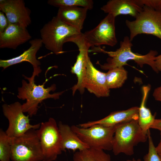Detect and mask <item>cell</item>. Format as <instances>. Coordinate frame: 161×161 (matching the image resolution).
I'll list each match as a JSON object with an SVG mask.
<instances>
[{
  "label": "cell",
  "mask_w": 161,
  "mask_h": 161,
  "mask_svg": "<svg viewBox=\"0 0 161 161\" xmlns=\"http://www.w3.org/2000/svg\"><path fill=\"white\" fill-rule=\"evenodd\" d=\"M129 37L126 36L120 42V47L115 51H106L100 47H92L90 51L107 54L109 57L107 59V63L103 65L97 62L103 70H109L117 67L123 66L127 64V61L133 60L141 67L144 64L148 65L154 71L158 73L155 62L157 52L151 50L145 55L134 53L131 50L133 45Z\"/></svg>",
  "instance_id": "1"
},
{
  "label": "cell",
  "mask_w": 161,
  "mask_h": 161,
  "mask_svg": "<svg viewBox=\"0 0 161 161\" xmlns=\"http://www.w3.org/2000/svg\"><path fill=\"white\" fill-rule=\"evenodd\" d=\"M41 71L40 66L33 69L31 77H28L23 75L25 78L28 80L29 83L23 80L22 81V86L18 88L17 97L23 100H26V102L22 105L23 111L24 113H27L30 117L36 114L38 105L43 100L50 98L55 100L58 99L60 96L65 92L64 91L50 94L51 91L55 90L56 85L54 84L50 87L45 88V83L47 80L42 85H36L35 83V77L36 76H38Z\"/></svg>",
  "instance_id": "2"
},
{
  "label": "cell",
  "mask_w": 161,
  "mask_h": 161,
  "mask_svg": "<svg viewBox=\"0 0 161 161\" xmlns=\"http://www.w3.org/2000/svg\"><path fill=\"white\" fill-rule=\"evenodd\" d=\"M40 32L41 38L45 48L56 55L64 52L65 43L82 33L63 22L57 16L44 24Z\"/></svg>",
  "instance_id": "3"
},
{
  "label": "cell",
  "mask_w": 161,
  "mask_h": 161,
  "mask_svg": "<svg viewBox=\"0 0 161 161\" xmlns=\"http://www.w3.org/2000/svg\"><path fill=\"white\" fill-rule=\"evenodd\" d=\"M148 133L143 131L138 120L117 125L113 141V154L115 155L121 153L128 156L133 155L134 147L140 143L146 142Z\"/></svg>",
  "instance_id": "4"
},
{
  "label": "cell",
  "mask_w": 161,
  "mask_h": 161,
  "mask_svg": "<svg viewBox=\"0 0 161 161\" xmlns=\"http://www.w3.org/2000/svg\"><path fill=\"white\" fill-rule=\"evenodd\" d=\"M10 138L12 161H42V151L36 130L31 129L19 136Z\"/></svg>",
  "instance_id": "5"
},
{
  "label": "cell",
  "mask_w": 161,
  "mask_h": 161,
  "mask_svg": "<svg viewBox=\"0 0 161 161\" xmlns=\"http://www.w3.org/2000/svg\"><path fill=\"white\" fill-rule=\"evenodd\" d=\"M116 126L106 127L97 124L87 128L75 125L71 127L78 137L89 148L110 151L112 149Z\"/></svg>",
  "instance_id": "6"
},
{
  "label": "cell",
  "mask_w": 161,
  "mask_h": 161,
  "mask_svg": "<svg viewBox=\"0 0 161 161\" xmlns=\"http://www.w3.org/2000/svg\"><path fill=\"white\" fill-rule=\"evenodd\" d=\"M135 18L132 21L126 20L125 22L131 41L142 34L153 35L161 40V12L144 6Z\"/></svg>",
  "instance_id": "7"
},
{
  "label": "cell",
  "mask_w": 161,
  "mask_h": 161,
  "mask_svg": "<svg viewBox=\"0 0 161 161\" xmlns=\"http://www.w3.org/2000/svg\"><path fill=\"white\" fill-rule=\"evenodd\" d=\"M42 151V161H53L63 151L61 137L58 125L54 119L50 117L41 123L36 130Z\"/></svg>",
  "instance_id": "8"
},
{
  "label": "cell",
  "mask_w": 161,
  "mask_h": 161,
  "mask_svg": "<svg viewBox=\"0 0 161 161\" xmlns=\"http://www.w3.org/2000/svg\"><path fill=\"white\" fill-rule=\"evenodd\" d=\"M22 105L18 102L2 106L3 114L8 119L9 126L5 131L10 138L19 136L31 129H38L41 123L32 125L30 123L29 115H25Z\"/></svg>",
  "instance_id": "9"
},
{
  "label": "cell",
  "mask_w": 161,
  "mask_h": 161,
  "mask_svg": "<svg viewBox=\"0 0 161 161\" xmlns=\"http://www.w3.org/2000/svg\"><path fill=\"white\" fill-rule=\"evenodd\" d=\"M115 17L108 14L94 29L82 34V36L90 47L103 45L111 47L117 43L115 31Z\"/></svg>",
  "instance_id": "10"
},
{
  "label": "cell",
  "mask_w": 161,
  "mask_h": 161,
  "mask_svg": "<svg viewBox=\"0 0 161 161\" xmlns=\"http://www.w3.org/2000/svg\"><path fill=\"white\" fill-rule=\"evenodd\" d=\"M82 33L70 39L68 42H72L77 46L79 51L76 61L71 67V72L75 75L78 81L76 84L72 88L73 95L78 90L82 94L85 89L83 85V81L85 78L87 61L89 57L88 52L90 47L87 44L82 36Z\"/></svg>",
  "instance_id": "11"
},
{
  "label": "cell",
  "mask_w": 161,
  "mask_h": 161,
  "mask_svg": "<svg viewBox=\"0 0 161 161\" xmlns=\"http://www.w3.org/2000/svg\"><path fill=\"white\" fill-rule=\"evenodd\" d=\"M0 10L5 14L9 23L27 28L31 23V11L23 0H0Z\"/></svg>",
  "instance_id": "12"
},
{
  "label": "cell",
  "mask_w": 161,
  "mask_h": 161,
  "mask_svg": "<svg viewBox=\"0 0 161 161\" xmlns=\"http://www.w3.org/2000/svg\"><path fill=\"white\" fill-rule=\"evenodd\" d=\"M83 85L85 89L97 97H108L109 95L110 90L107 86L106 73L96 69L89 57Z\"/></svg>",
  "instance_id": "13"
},
{
  "label": "cell",
  "mask_w": 161,
  "mask_h": 161,
  "mask_svg": "<svg viewBox=\"0 0 161 161\" xmlns=\"http://www.w3.org/2000/svg\"><path fill=\"white\" fill-rule=\"evenodd\" d=\"M31 38L27 28L18 24L9 23L4 32L0 33V48L15 49Z\"/></svg>",
  "instance_id": "14"
},
{
  "label": "cell",
  "mask_w": 161,
  "mask_h": 161,
  "mask_svg": "<svg viewBox=\"0 0 161 161\" xmlns=\"http://www.w3.org/2000/svg\"><path fill=\"white\" fill-rule=\"evenodd\" d=\"M139 109V107L134 106L126 110L113 112L104 118L80 124L79 126L87 128L98 124L106 127H112L133 120H138Z\"/></svg>",
  "instance_id": "15"
},
{
  "label": "cell",
  "mask_w": 161,
  "mask_h": 161,
  "mask_svg": "<svg viewBox=\"0 0 161 161\" xmlns=\"http://www.w3.org/2000/svg\"><path fill=\"white\" fill-rule=\"evenodd\" d=\"M143 9L137 0H110L101 8L105 13L115 17L120 15H128L135 18Z\"/></svg>",
  "instance_id": "16"
},
{
  "label": "cell",
  "mask_w": 161,
  "mask_h": 161,
  "mask_svg": "<svg viewBox=\"0 0 161 161\" xmlns=\"http://www.w3.org/2000/svg\"><path fill=\"white\" fill-rule=\"evenodd\" d=\"M30 47L22 54L17 57L7 60H0V67L4 69L13 65L23 62H28L32 64L33 69L38 68L41 64L36 57L38 51L43 44L41 38H36L29 41Z\"/></svg>",
  "instance_id": "17"
},
{
  "label": "cell",
  "mask_w": 161,
  "mask_h": 161,
  "mask_svg": "<svg viewBox=\"0 0 161 161\" xmlns=\"http://www.w3.org/2000/svg\"><path fill=\"white\" fill-rule=\"evenodd\" d=\"M58 8L57 16L65 23L81 31L88 10L78 7Z\"/></svg>",
  "instance_id": "18"
},
{
  "label": "cell",
  "mask_w": 161,
  "mask_h": 161,
  "mask_svg": "<svg viewBox=\"0 0 161 161\" xmlns=\"http://www.w3.org/2000/svg\"><path fill=\"white\" fill-rule=\"evenodd\" d=\"M58 126L61 137V146L63 151L66 149L75 151H82L89 148L72 130L71 126L59 122Z\"/></svg>",
  "instance_id": "19"
},
{
  "label": "cell",
  "mask_w": 161,
  "mask_h": 161,
  "mask_svg": "<svg viewBox=\"0 0 161 161\" xmlns=\"http://www.w3.org/2000/svg\"><path fill=\"white\" fill-rule=\"evenodd\" d=\"M150 89V85L143 87V96L138 112V124L143 131L146 134L155 120V114L153 115L150 109L146 106V100Z\"/></svg>",
  "instance_id": "20"
},
{
  "label": "cell",
  "mask_w": 161,
  "mask_h": 161,
  "mask_svg": "<svg viewBox=\"0 0 161 161\" xmlns=\"http://www.w3.org/2000/svg\"><path fill=\"white\" fill-rule=\"evenodd\" d=\"M73 161H111V157L103 150L89 148L75 152Z\"/></svg>",
  "instance_id": "21"
},
{
  "label": "cell",
  "mask_w": 161,
  "mask_h": 161,
  "mask_svg": "<svg viewBox=\"0 0 161 161\" xmlns=\"http://www.w3.org/2000/svg\"><path fill=\"white\" fill-rule=\"evenodd\" d=\"M127 72L123 66L117 67L106 73V82L109 89L121 87L127 78Z\"/></svg>",
  "instance_id": "22"
},
{
  "label": "cell",
  "mask_w": 161,
  "mask_h": 161,
  "mask_svg": "<svg viewBox=\"0 0 161 161\" xmlns=\"http://www.w3.org/2000/svg\"><path fill=\"white\" fill-rule=\"evenodd\" d=\"M47 3L58 8L80 6L88 10L92 9L94 5V2L92 0H49Z\"/></svg>",
  "instance_id": "23"
},
{
  "label": "cell",
  "mask_w": 161,
  "mask_h": 161,
  "mask_svg": "<svg viewBox=\"0 0 161 161\" xmlns=\"http://www.w3.org/2000/svg\"><path fill=\"white\" fill-rule=\"evenodd\" d=\"M11 146L10 138L5 131L0 130V161L11 160Z\"/></svg>",
  "instance_id": "24"
},
{
  "label": "cell",
  "mask_w": 161,
  "mask_h": 161,
  "mask_svg": "<svg viewBox=\"0 0 161 161\" xmlns=\"http://www.w3.org/2000/svg\"><path fill=\"white\" fill-rule=\"evenodd\" d=\"M148 151L143 157L144 161H161V159L155 147L150 130L148 133Z\"/></svg>",
  "instance_id": "25"
},
{
  "label": "cell",
  "mask_w": 161,
  "mask_h": 161,
  "mask_svg": "<svg viewBox=\"0 0 161 161\" xmlns=\"http://www.w3.org/2000/svg\"><path fill=\"white\" fill-rule=\"evenodd\" d=\"M142 6H147L157 11L161 12V0H137Z\"/></svg>",
  "instance_id": "26"
},
{
  "label": "cell",
  "mask_w": 161,
  "mask_h": 161,
  "mask_svg": "<svg viewBox=\"0 0 161 161\" xmlns=\"http://www.w3.org/2000/svg\"><path fill=\"white\" fill-rule=\"evenodd\" d=\"M4 13L0 11V33H3L8 26L9 22Z\"/></svg>",
  "instance_id": "27"
},
{
  "label": "cell",
  "mask_w": 161,
  "mask_h": 161,
  "mask_svg": "<svg viewBox=\"0 0 161 161\" xmlns=\"http://www.w3.org/2000/svg\"><path fill=\"white\" fill-rule=\"evenodd\" d=\"M153 95L155 100L161 101V85L155 89Z\"/></svg>",
  "instance_id": "28"
},
{
  "label": "cell",
  "mask_w": 161,
  "mask_h": 161,
  "mask_svg": "<svg viewBox=\"0 0 161 161\" xmlns=\"http://www.w3.org/2000/svg\"><path fill=\"white\" fill-rule=\"evenodd\" d=\"M150 128L158 130L161 131V119H155Z\"/></svg>",
  "instance_id": "29"
},
{
  "label": "cell",
  "mask_w": 161,
  "mask_h": 161,
  "mask_svg": "<svg viewBox=\"0 0 161 161\" xmlns=\"http://www.w3.org/2000/svg\"><path fill=\"white\" fill-rule=\"evenodd\" d=\"M155 62L157 70L159 72L161 71V54L156 57Z\"/></svg>",
  "instance_id": "30"
},
{
  "label": "cell",
  "mask_w": 161,
  "mask_h": 161,
  "mask_svg": "<svg viewBox=\"0 0 161 161\" xmlns=\"http://www.w3.org/2000/svg\"><path fill=\"white\" fill-rule=\"evenodd\" d=\"M160 131V141L157 146L156 147V150L159 154H161V131Z\"/></svg>",
  "instance_id": "31"
},
{
  "label": "cell",
  "mask_w": 161,
  "mask_h": 161,
  "mask_svg": "<svg viewBox=\"0 0 161 161\" xmlns=\"http://www.w3.org/2000/svg\"><path fill=\"white\" fill-rule=\"evenodd\" d=\"M141 161V160L140 159H138L137 160H135L134 159H133L131 160H128L126 161Z\"/></svg>",
  "instance_id": "32"
},
{
  "label": "cell",
  "mask_w": 161,
  "mask_h": 161,
  "mask_svg": "<svg viewBox=\"0 0 161 161\" xmlns=\"http://www.w3.org/2000/svg\"><path fill=\"white\" fill-rule=\"evenodd\" d=\"M160 157L161 159V154H159Z\"/></svg>",
  "instance_id": "33"
}]
</instances>
